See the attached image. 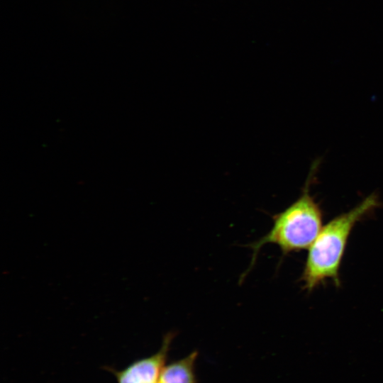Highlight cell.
I'll return each instance as SVG.
<instances>
[{"instance_id":"3957f363","label":"cell","mask_w":383,"mask_h":383,"mask_svg":"<svg viewBox=\"0 0 383 383\" xmlns=\"http://www.w3.org/2000/svg\"><path fill=\"white\" fill-rule=\"evenodd\" d=\"M174 337V333H167L160 350L155 354L135 360L121 370L112 369L117 382L157 383Z\"/></svg>"},{"instance_id":"277c9868","label":"cell","mask_w":383,"mask_h":383,"mask_svg":"<svg viewBox=\"0 0 383 383\" xmlns=\"http://www.w3.org/2000/svg\"><path fill=\"white\" fill-rule=\"evenodd\" d=\"M198 352L193 351L187 356L165 365L157 383H196L195 364Z\"/></svg>"},{"instance_id":"7a4b0ae2","label":"cell","mask_w":383,"mask_h":383,"mask_svg":"<svg viewBox=\"0 0 383 383\" xmlns=\"http://www.w3.org/2000/svg\"><path fill=\"white\" fill-rule=\"evenodd\" d=\"M310 175L299 197L284 210L273 216L270 231L250 245L252 265L260 249L274 244L287 255L309 249L323 228V212L309 192Z\"/></svg>"},{"instance_id":"6da1fadb","label":"cell","mask_w":383,"mask_h":383,"mask_svg":"<svg viewBox=\"0 0 383 383\" xmlns=\"http://www.w3.org/2000/svg\"><path fill=\"white\" fill-rule=\"evenodd\" d=\"M379 204L377 196L372 194L323 226L309 248L301 277L304 289L311 292L328 279L340 285V268L353 229Z\"/></svg>"}]
</instances>
